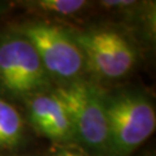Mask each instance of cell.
Segmentation results:
<instances>
[{"label": "cell", "mask_w": 156, "mask_h": 156, "mask_svg": "<svg viewBox=\"0 0 156 156\" xmlns=\"http://www.w3.org/2000/svg\"><path fill=\"white\" fill-rule=\"evenodd\" d=\"M109 156H133L154 134L156 111L151 96L139 87L103 90Z\"/></svg>", "instance_id": "cell-1"}, {"label": "cell", "mask_w": 156, "mask_h": 156, "mask_svg": "<svg viewBox=\"0 0 156 156\" xmlns=\"http://www.w3.org/2000/svg\"><path fill=\"white\" fill-rule=\"evenodd\" d=\"M68 28L83 53L88 76L100 86L123 80L133 72L139 49L124 28L115 24Z\"/></svg>", "instance_id": "cell-2"}, {"label": "cell", "mask_w": 156, "mask_h": 156, "mask_svg": "<svg viewBox=\"0 0 156 156\" xmlns=\"http://www.w3.org/2000/svg\"><path fill=\"white\" fill-rule=\"evenodd\" d=\"M12 29L23 35L33 44L55 87L89 78L83 53L68 27L31 19Z\"/></svg>", "instance_id": "cell-3"}, {"label": "cell", "mask_w": 156, "mask_h": 156, "mask_svg": "<svg viewBox=\"0 0 156 156\" xmlns=\"http://www.w3.org/2000/svg\"><path fill=\"white\" fill-rule=\"evenodd\" d=\"M103 90L89 78L53 88L69 116L75 146L88 156H109Z\"/></svg>", "instance_id": "cell-4"}, {"label": "cell", "mask_w": 156, "mask_h": 156, "mask_svg": "<svg viewBox=\"0 0 156 156\" xmlns=\"http://www.w3.org/2000/svg\"><path fill=\"white\" fill-rule=\"evenodd\" d=\"M55 84L33 44L14 29L0 34V97L21 103Z\"/></svg>", "instance_id": "cell-5"}, {"label": "cell", "mask_w": 156, "mask_h": 156, "mask_svg": "<svg viewBox=\"0 0 156 156\" xmlns=\"http://www.w3.org/2000/svg\"><path fill=\"white\" fill-rule=\"evenodd\" d=\"M22 104L23 117L35 133L52 145H75L69 116L53 90L31 96Z\"/></svg>", "instance_id": "cell-6"}, {"label": "cell", "mask_w": 156, "mask_h": 156, "mask_svg": "<svg viewBox=\"0 0 156 156\" xmlns=\"http://www.w3.org/2000/svg\"><path fill=\"white\" fill-rule=\"evenodd\" d=\"M16 6L45 21H71L86 15L95 6L94 1L86 0H27L17 1Z\"/></svg>", "instance_id": "cell-7"}, {"label": "cell", "mask_w": 156, "mask_h": 156, "mask_svg": "<svg viewBox=\"0 0 156 156\" xmlns=\"http://www.w3.org/2000/svg\"><path fill=\"white\" fill-rule=\"evenodd\" d=\"M28 124L14 103L0 97V154L16 153L28 140Z\"/></svg>", "instance_id": "cell-8"}, {"label": "cell", "mask_w": 156, "mask_h": 156, "mask_svg": "<svg viewBox=\"0 0 156 156\" xmlns=\"http://www.w3.org/2000/svg\"><path fill=\"white\" fill-rule=\"evenodd\" d=\"M44 156H88L75 145H52Z\"/></svg>", "instance_id": "cell-9"}, {"label": "cell", "mask_w": 156, "mask_h": 156, "mask_svg": "<svg viewBox=\"0 0 156 156\" xmlns=\"http://www.w3.org/2000/svg\"><path fill=\"white\" fill-rule=\"evenodd\" d=\"M0 156H31V155H22V154H16V153H11V154H0Z\"/></svg>", "instance_id": "cell-10"}, {"label": "cell", "mask_w": 156, "mask_h": 156, "mask_svg": "<svg viewBox=\"0 0 156 156\" xmlns=\"http://www.w3.org/2000/svg\"><path fill=\"white\" fill-rule=\"evenodd\" d=\"M138 156H155V155H154V154H151V153H148V154H144V155H142V154H140V155H138Z\"/></svg>", "instance_id": "cell-11"}]
</instances>
